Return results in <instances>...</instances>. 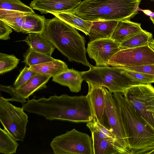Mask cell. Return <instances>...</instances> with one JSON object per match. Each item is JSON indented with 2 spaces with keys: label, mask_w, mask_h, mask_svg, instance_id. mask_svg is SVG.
<instances>
[{
  "label": "cell",
  "mask_w": 154,
  "mask_h": 154,
  "mask_svg": "<svg viewBox=\"0 0 154 154\" xmlns=\"http://www.w3.org/2000/svg\"><path fill=\"white\" fill-rule=\"evenodd\" d=\"M22 107L15 106L8 99L0 97V120L4 129L15 140L23 141L28 122L27 115Z\"/></svg>",
  "instance_id": "ba28073f"
},
{
  "label": "cell",
  "mask_w": 154,
  "mask_h": 154,
  "mask_svg": "<svg viewBox=\"0 0 154 154\" xmlns=\"http://www.w3.org/2000/svg\"><path fill=\"white\" fill-rule=\"evenodd\" d=\"M50 146L55 154H93L91 136L75 128L55 137Z\"/></svg>",
  "instance_id": "52a82bcc"
},
{
  "label": "cell",
  "mask_w": 154,
  "mask_h": 154,
  "mask_svg": "<svg viewBox=\"0 0 154 154\" xmlns=\"http://www.w3.org/2000/svg\"><path fill=\"white\" fill-rule=\"evenodd\" d=\"M0 10L27 14L35 13L31 7L20 0H0Z\"/></svg>",
  "instance_id": "4316f807"
},
{
  "label": "cell",
  "mask_w": 154,
  "mask_h": 154,
  "mask_svg": "<svg viewBox=\"0 0 154 154\" xmlns=\"http://www.w3.org/2000/svg\"><path fill=\"white\" fill-rule=\"evenodd\" d=\"M152 38V33L142 29L121 43L119 48L121 50L148 45Z\"/></svg>",
  "instance_id": "7402d4cb"
},
{
  "label": "cell",
  "mask_w": 154,
  "mask_h": 154,
  "mask_svg": "<svg viewBox=\"0 0 154 154\" xmlns=\"http://www.w3.org/2000/svg\"><path fill=\"white\" fill-rule=\"evenodd\" d=\"M39 74L30 69L29 67L25 66L21 70L15 80L14 87L18 88L27 82L33 75Z\"/></svg>",
  "instance_id": "f546056e"
},
{
  "label": "cell",
  "mask_w": 154,
  "mask_h": 154,
  "mask_svg": "<svg viewBox=\"0 0 154 154\" xmlns=\"http://www.w3.org/2000/svg\"><path fill=\"white\" fill-rule=\"evenodd\" d=\"M41 33L69 61L81 63L86 66L91 65L86 57L85 37L69 24L56 17L51 19L45 18Z\"/></svg>",
  "instance_id": "7a4b0ae2"
},
{
  "label": "cell",
  "mask_w": 154,
  "mask_h": 154,
  "mask_svg": "<svg viewBox=\"0 0 154 154\" xmlns=\"http://www.w3.org/2000/svg\"><path fill=\"white\" fill-rule=\"evenodd\" d=\"M61 20L69 24L77 29L88 35L93 21L84 20L77 17L69 11L62 12H51Z\"/></svg>",
  "instance_id": "44dd1931"
},
{
  "label": "cell",
  "mask_w": 154,
  "mask_h": 154,
  "mask_svg": "<svg viewBox=\"0 0 154 154\" xmlns=\"http://www.w3.org/2000/svg\"><path fill=\"white\" fill-rule=\"evenodd\" d=\"M151 0V1H152V0Z\"/></svg>",
  "instance_id": "8d00e7d4"
},
{
  "label": "cell",
  "mask_w": 154,
  "mask_h": 154,
  "mask_svg": "<svg viewBox=\"0 0 154 154\" xmlns=\"http://www.w3.org/2000/svg\"><path fill=\"white\" fill-rule=\"evenodd\" d=\"M88 91L87 96L90 100L92 107L94 120L109 128L106 125L107 122L105 114L106 87L87 81Z\"/></svg>",
  "instance_id": "5bb4252c"
},
{
  "label": "cell",
  "mask_w": 154,
  "mask_h": 154,
  "mask_svg": "<svg viewBox=\"0 0 154 154\" xmlns=\"http://www.w3.org/2000/svg\"><path fill=\"white\" fill-rule=\"evenodd\" d=\"M24 111L45 117L50 120L87 122L94 119L89 98L85 96H71L66 94L48 98L29 100L22 103Z\"/></svg>",
  "instance_id": "6da1fadb"
},
{
  "label": "cell",
  "mask_w": 154,
  "mask_h": 154,
  "mask_svg": "<svg viewBox=\"0 0 154 154\" xmlns=\"http://www.w3.org/2000/svg\"><path fill=\"white\" fill-rule=\"evenodd\" d=\"M84 79L82 71L73 69H69L53 77L52 81L62 85L68 87L72 92H78L81 89Z\"/></svg>",
  "instance_id": "2e32d148"
},
{
  "label": "cell",
  "mask_w": 154,
  "mask_h": 154,
  "mask_svg": "<svg viewBox=\"0 0 154 154\" xmlns=\"http://www.w3.org/2000/svg\"><path fill=\"white\" fill-rule=\"evenodd\" d=\"M5 129L0 128V153L5 154L15 153L19 143Z\"/></svg>",
  "instance_id": "d4e9b609"
},
{
  "label": "cell",
  "mask_w": 154,
  "mask_h": 154,
  "mask_svg": "<svg viewBox=\"0 0 154 154\" xmlns=\"http://www.w3.org/2000/svg\"><path fill=\"white\" fill-rule=\"evenodd\" d=\"M89 69L82 71L84 80L107 88L112 93H123L128 88L137 83L124 72L121 68L94 66L91 64Z\"/></svg>",
  "instance_id": "5b68a950"
},
{
  "label": "cell",
  "mask_w": 154,
  "mask_h": 154,
  "mask_svg": "<svg viewBox=\"0 0 154 154\" xmlns=\"http://www.w3.org/2000/svg\"><path fill=\"white\" fill-rule=\"evenodd\" d=\"M23 41L34 50L50 56L56 48L49 40L41 33H29Z\"/></svg>",
  "instance_id": "d6986e66"
},
{
  "label": "cell",
  "mask_w": 154,
  "mask_h": 154,
  "mask_svg": "<svg viewBox=\"0 0 154 154\" xmlns=\"http://www.w3.org/2000/svg\"><path fill=\"white\" fill-rule=\"evenodd\" d=\"M81 2V0H33L29 5L32 9L39 11L41 14H47L72 10Z\"/></svg>",
  "instance_id": "9a60e30c"
},
{
  "label": "cell",
  "mask_w": 154,
  "mask_h": 154,
  "mask_svg": "<svg viewBox=\"0 0 154 154\" xmlns=\"http://www.w3.org/2000/svg\"><path fill=\"white\" fill-rule=\"evenodd\" d=\"M122 93L136 111L154 130V87L151 84L136 85Z\"/></svg>",
  "instance_id": "8992f818"
},
{
  "label": "cell",
  "mask_w": 154,
  "mask_h": 154,
  "mask_svg": "<svg viewBox=\"0 0 154 154\" xmlns=\"http://www.w3.org/2000/svg\"><path fill=\"white\" fill-rule=\"evenodd\" d=\"M45 17L35 13L25 16L21 32L24 33H41L43 31Z\"/></svg>",
  "instance_id": "603a6c76"
},
{
  "label": "cell",
  "mask_w": 154,
  "mask_h": 154,
  "mask_svg": "<svg viewBox=\"0 0 154 154\" xmlns=\"http://www.w3.org/2000/svg\"><path fill=\"white\" fill-rule=\"evenodd\" d=\"M154 64V50L149 45L121 50L109 60L112 67L121 68Z\"/></svg>",
  "instance_id": "30bf717a"
},
{
  "label": "cell",
  "mask_w": 154,
  "mask_h": 154,
  "mask_svg": "<svg viewBox=\"0 0 154 154\" xmlns=\"http://www.w3.org/2000/svg\"><path fill=\"white\" fill-rule=\"evenodd\" d=\"M105 114L110 129L123 154H132L118 103L113 94L105 88Z\"/></svg>",
  "instance_id": "9c48e42d"
},
{
  "label": "cell",
  "mask_w": 154,
  "mask_h": 154,
  "mask_svg": "<svg viewBox=\"0 0 154 154\" xmlns=\"http://www.w3.org/2000/svg\"><path fill=\"white\" fill-rule=\"evenodd\" d=\"M137 154H154V146L138 152Z\"/></svg>",
  "instance_id": "d6a6232c"
},
{
  "label": "cell",
  "mask_w": 154,
  "mask_h": 154,
  "mask_svg": "<svg viewBox=\"0 0 154 154\" xmlns=\"http://www.w3.org/2000/svg\"><path fill=\"white\" fill-rule=\"evenodd\" d=\"M124 72L136 82L138 85L151 84L154 83V76L124 69Z\"/></svg>",
  "instance_id": "f1b7e54d"
},
{
  "label": "cell",
  "mask_w": 154,
  "mask_h": 154,
  "mask_svg": "<svg viewBox=\"0 0 154 154\" xmlns=\"http://www.w3.org/2000/svg\"><path fill=\"white\" fill-rule=\"evenodd\" d=\"M51 77L38 74L32 76L25 84L18 88L10 86L0 85V90L9 93L12 97L8 99L9 101L20 102L24 103L27 102L26 99L38 90L46 88V83Z\"/></svg>",
  "instance_id": "7c38bea8"
},
{
  "label": "cell",
  "mask_w": 154,
  "mask_h": 154,
  "mask_svg": "<svg viewBox=\"0 0 154 154\" xmlns=\"http://www.w3.org/2000/svg\"><path fill=\"white\" fill-rule=\"evenodd\" d=\"M149 46L154 50V39L152 38L149 42Z\"/></svg>",
  "instance_id": "e575fe53"
},
{
  "label": "cell",
  "mask_w": 154,
  "mask_h": 154,
  "mask_svg": "<svg viewBox=\"0 0 154 154\" xmlns=\"http://www.w3.org/2000/svg\"><path fill=\"white\" fill-rule=\"evenodd\" d=\"M27 13L0 10V20L11 27L14 31L21 32L25 16Z\"/></svg>",
  "instance_id": "cb8c5ba5"
},
{
  "label": "cell",
  "mask_w": 154,
  "mask_h": 154,
  "mask_svg": "<svg viewBox=\"0 0 154 154\" xmlns=\"http://www.w3.org/2000/svg\"><path fill=\"white\" fill-rule=\"evenodd\" d=\"M29 68L39 74L53 77L69 69L65 62L58 59L35 65Z\"/></svg>",
  "instance_id": "ffe728a7"
},
{
  "label": "cell",
  "mask_w": 154,
  "mask_h": 154,
  "mask_svg": "<svg viewBox=\"0 0 154 154\" xmlns=\"http://www.w3.org/2000/svg\"><path fill=\"white\" fill-rule=\"evenodd\" d=\"M119 20H98L93 21L89 35L90 41L111 38Z\"/></svg>",
  "instance_id": "e0dca14e"
},
{
  "label": "cell",
  "mask_w": 154,
  "mask_h": 154,
  "mask_svg": "<svg viewBox=\"0 0 154 154\" xmlns=\"http://www.w3.org/2000/svg\"><path fill=\"white\" fill-rule=\"evenodd\" d=\"M141 0H84L69 11L84 20L92 21L117 20L133 17L138 13Z\"/></svg>",
  "instance_id": "3957f363"
},
{
  "label": "cell",
  "mask_w": 154,
  "mask_h": 154,
  "mask_svg": "<svg viewBox=\"0 0 154 154\" xmlns=\"http://www.w3.org/2000/svg\"><path fill=\"white\" fill-rule=\"evenodd\" d=\"M123 69L127 70L142 73L154 76V64L129 67Z\"/></svg>",
  "instance_id": "4dcf8cb0"
},
{
  "label": "cell",
  "mask_w": 154,
  "mask_h": 154,
  "mask_svg": "<svg viewBox=\"0 0 154 154\" xmlns=\"http://www.w3.org/2000/svg\"><path fill=\"white\" fill-rule=\"evenodd\" d=\"M142 29L140 23L129 19L121 20L118 23L111 38L120 44Z\"/></svg>",
  "instance_id": "ac0fdd59"
},
{
  "label": "cell",
  "mask_w": 154,
  "mask_h": 154,
  "mask_svg": "<svg viewBox=\"0 0 154 154\" xmlns=\"http://www.w3.org/2000/svg\"><path fill=\"white\" fill-rule=\"evenodd\" d=\"M12 32V28L0 20V39L7 40L10 39L9 35Z\"/></svg>",
  "instance_id": "1f68e13d"
},
{
  "label": "cell",
  "mask_w": 154,
  "mask_h": 154,
  "mask_svg": "<svg viewBox=\"0 0 154 154\" xmlns=\"http://www.w3.org/2000/svg\"><path fill=\"white\" fill-rule=\"evenodd\" d=\"M20 59L13 54L0 53V74L9 72L17 66Z\"/></svg>",
  "instance_id": "83f0119b"
},
{
  "label": "cell",
  "mask_w": 154,
  "mask_h": 154,
  "mask_svg": "<svg viewBox=\"0 0 154 154\" xmlns=\"http://www.w3.org/2000/svg\"><path fill=\"white\" fill-rule=\"evenodd\" d=\"M113 95L119 107L132 154L154 146V130L136 111L122 93Z\"/></svg>",
  "instance_id": "277c9868"
},
{
  "label": "cell",
  "mask_w": 154,
  "mask_h": 154,
  "mask_svg": "<svg viewBox=\"0 0 154 154\" xmlns=\"http://www.w3.org/2000/svg\"><path fill=\"white\" fill-rule=\"evenodd\" d=\"M120 45L111 38L96 40L88 42L87 51L96 66H108L109 60L120 50Z\"/></svg>",
  "instance_id": "4fadbf2b"
},
{
  "label": "cell",
  "mask_w": 154,
  "mask_h": 154,
  "mask_svg": "<svg viewBox=\"0 0 154 154\" xmlns=\"http://www.w3.org/2000/svg\"><path fill=\"white\" fill-rule=\"evenodd\" d=\"M150 19L151 21H152V23H153L154 26V17H150Z\"/></svg>",
  "instance_id": "d590c367"
},
{
  "label": "cell",
  "mask_w": 154,
  "mask_h": 154,
  "mask_svg": "<svg viewBox=\"0 0 154 154\" xmlns=\"http://www.w3.org/2000/svg\"><path fill=\"white\" fill-rule=\"evenodd\" d=\"M23 57V62L29 67L56 60L51 56L37 52L30 48L24 54Z\"/></svg>",
  "instance_id": "484cf974"
},
{
  "label": "cell",
  "mask_w": 154,
  "mask_h": 154,
  "mask_svg": "<svg viewBox=\"0 0 154 154\" xmlns=\"http://www.w3.org/2000/svg\"><path fill=\"white\" fill-rule=\"evenodd\" d=\"M139 10L141 11H143V13L149 17H154V13L148 10H142L140 9Z\"/></svg>",
  "instance_id": "836d02e7"
},
{
  "label": "cell",
  "mask_w": 154,
  "mask_h": 154,
  "mask_svg": "<svg viewBox=\"0 0 154 154\" xmlns=\"http://www.w3.org/2000/svg\"><path fill=\"white\" fill-rule=\"evenodd\" d=\"M91 134L93 154H123L111 129L94 119L86 124Z\"/></svg>",
  "instance_id": "8fae6325"
}]
</instances>
